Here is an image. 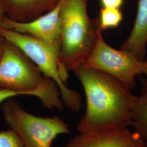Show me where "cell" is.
<instances>
[{
  "label": "cell",
  "mask_w": 147,
  "mask_h": 147,
  "mask_svg": "<svg viewBox=\"0 0 147 147\" xmlns=\"http://www.w3.org/2000/svg\"><path fill=\"white\" fill-rule=\"evenodd\" d=\"M64 147H147L136 132L128 127L80 133Z\"/></svg>",
  "instance_id": "obj_8"
},
{
  "label": "cell",
  "mask_w": 147,
  "mask_h": 147,
  "mask_svg": "<svg viewBox=\"0 0 147 147\" xmlns=\"http://www.w3.org/2000/svg\"><path fill=\"white\" fill-rule=\"evenodd\" d=\"M0 147H24L22 142L11 129L0 131Z\"/></svg>",
  "instance_id": "obj_13"
},
{
  "label": "cell",
  "mask_w": 147,
  "mask_h": 147,
  "mask_svg": "<svg viewBox=\"0 0 147 147\" xmlns=\"http://www.w3.org/2000/svg\"><path fill=\"white\" fill-rule=\"evenodd\" d=\"M0 36L13 42L25 53L42 74L57 84L63 104L74 112L80 111L82 99L79 93L70 89L62 79L58 56L51 47L29 35L0 27Z\"/></svg>",
  "instance_id": "obj_5"
},
{
  "label": "cell",
  "mask_w": 147,
  "mask_h": 147,
  "mask_svg": "<svg viewBox=\"0 0 147 147\" xmlns=\"http://www.w3.org/2000/svg\"><path fill=\"white\" fill-rule=\"evenodd\" d=\"M61 3L60 0L52 10L27 22L14 21L4 16L0 21V27L29 35L44 42L53 49L58 58L61 45Z\"/></svg>",
  "instance_id": "obj_7"
},
{
  "label": "cell",
  "mask_w": 147,
  "mask_h": 147,
  "mask_svg": "<svg viewBox=\"0 0 147 147\" xmlns=\"http://www.w3.org/2000/svg\"><path fill=\"white\" fill-rule=\"evenodd\" d=\"M0 89L35 96L47 109L63 110L57 84L45 77L19 47L5 39L0 57Z\"/></svg>",
  "instance_id": "obj_3"
},
{
  "label": "cell",
  "mask_w": 147,
  "mask_h": 147,
  "mask_svg": "<svg viewBox=\"0 0 147 147\" xmlns=\"http://www.w3.org/2000/svg\"><path fill=\"white\" fill-rule=\"evenodd\" d=\"M18 95H24L21 93L9 90L0 89V104L3 102L5 100L12 98Z\"/></svg>",
  "instance_id": "obj_15"
},
{
  "label": "cell",
  "mask_w": 147,
  "mask_h": 147,
  "mask_svg": "<svg viewBox=\"0 0 147 147\" xmlns=\"http://www.w3.org/2000/svg\"><path fill=\"white\" fill-rule=\"evenodd\" d=\"M96 21L101 31L117 28L123 20V13L121 9L100 8Z\"/></svg>",
  "instance_id": "obj_12"
},
{
  "label": "cell",
  "mask_w": 147,
  "mask_h": 147,
  "mask_svg": "<svg viewBox=\"0 0 147 147\" xmlns=\"http://www.w3.org/2000/svg\"><path fill=\"white\" fill-rule=\"evenodd\" d=\"M4 42H5V38L3 37H1L0 38V57L2 55V51H3Z\"/></svg>",
  "instance_id": "obj_16"
},
{
  "label": "cell",
  "mask_w": 147,
  "mask_h": 147,
  "mask_svg": "<svg viewBox=\"0 0 147 147\" xmlns=\"http://www.w3.org/2000/svg\"><path fill=\"white\" fill-rule=\"evenodd\" d=\"M147 46V0H138L136 16L129 36L121 49L144 59Z\"/></svg>",
  "instance_id": "obj_10"
},
{
  "label": "cell",
  "mask_w": 147,
  "mask_h": 147,
  "mask_svg": "<svg viewBox=\"0 0 147 147\" xmlns=\"http://www.w3.org/2000/svg\"><path fill=\"white\" fill-rule=\"evenodd\" d=\"M2 111L6 124L19 137L24 147H51L58 135L70 132L68 124L58 116H34L12 98L3 102Z\"/></svg>",
  "instance_id": "obj_4"
},
{
  "label": "cell",
  "mask_w": 147,
  "mask_h": 147,
  "mask_svg": "<svg viewBox=\"0 0 147 147\" xmlns=\"http://www.w3.org/2000/svg\"><path fill=\"white\" fill-rule=\"evenodd\" d=\"M101 8L121 9L124 0H99Z\"/></svg>",
  "instance_id": "obj_14"
},
{
  "label": "cell",
  "mask_w": 147,
  "mask_h": 147,
  "mask_svg": "<svg viewBox=\"0 0 147 147\" xmlns=\"http://www.w3.org/2000/svg\"><path fill=\"white\" fill-rule=\"evenodd\" d=\"M84 90L86 107L79 121L80 133L105 131L131 126L135 95L109 74L81 65L73 71Z\"/></svg>",
  "instance_id": "obj_1"
},
{
  "label": "cell",
  "mask_w": 147,
  "mask_h": 147,
  "mask_svg": "<svg viewBox=\"0 0 147 147\" xmlns=\"http://www.w3.org/2000/svg\"><path fill=\"white\" fill-rule=\"evenodd\" d=\"M60 0H0L5 16L14 21H31L52 10Z\"/></svg>",
  "instance_id": "obj_9"
},
{
  "label": "cell",
  "mask_w": 147,
  "mask_h": 147,
  "mask_svg": "<svg viewBox=\"0 0 147 147\" xmlns=\"http://www.w3.org/2000/svg\"><path fill=\"white\" fill-rule=\"evenodd\" d=\"M141 84L140 93L133 101L131 126L147 147V79L141 77Z\"/></svg>",
  "instance_id": "obj_11"
},
{
  "label": "cell",
  "mask_w": 147,
  "mask_h": 147,
  "mask_svg": "<svg viewBox=\"0 0 147 147\" xmlns=\"http://www.w3.org/2000/svg\"><path fill=\"white\" fill-rule=\"evenodd\" d=\"M109 74L131 89L136 86L138 76H147V59L111 47L105 42L102 32L88 57L82 65Z\"/></svg>",
  "instance_id": "obj_6"
},
{
  "label": "cell",
  "mask_w": 147,
  "mask_h": 147,
  "mask_svg": "<svg viewBox=\"0 0 147 147\" xmlns=\"http://www.w3.org/2000/svg\"><path fill=\"white\" fill-rule=\"evenodd\" d=\"M89 0H62L61 45L59 69L66 84L69 72L82 65L93 51L100 33L96 19L89 18Z\"/></svg>",
  "instance_id": "obj_2"
},
{
  "label": "cell",
  "mask_w": 147,
  "mask_h": 147,
  "mask_svg": "<svg viewBox=\"0 0 147 147\" xmlns=\"http://www.w3.org/2000/svg\"><path fill=\"white\" fill-rule=\"evenodd\" d=\"M4 16H5V11L4 8L3 7V5H2L1 1H0V21H1V19H2V18ZM1 37L0 36V38Z\"/></svg>",
  "instance_id": "obj_17"
}]
</instances>
